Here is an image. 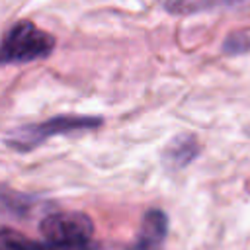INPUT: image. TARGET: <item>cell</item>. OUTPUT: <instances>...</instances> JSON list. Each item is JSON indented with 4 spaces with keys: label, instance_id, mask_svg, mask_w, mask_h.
I'll use <instances>...</instances> for the list:
<instances>
[{
    "label": "cell",
    "instance_id": "obj_5",
    "mask_svg": "<svg viewBox=\"0 0 250 250\" xmlns=\"http://www.w3.org/2000/svg\"><path fill=\"white\" fill-rule=\"evenodd\" d=\"M197 156V139L193 135H178L164 148V162L168 168H184Z\"/></svg>",
    "mask_w": 250,
    "mask_h": 250
},
{
    "label": "cell",
    "instance_id": "obj_3",
    "mask_svg": "<svg viewBox=\"0 0 250 250\" xmlns=\"http://www.w3.org/2000/svg\"><path fill=\"white\" fill-rule=\"evenodd\" d=\"M41 232L47 242L62 246H88L94 234V225L88 215L78 211L51 213L41 221Z\"/></svg>",
    "mask_w": 250,
    "mask_h": 250
},
{
    "label": "cell",
    "instance_id": "obj_2",
    "mask_svg": "<svg viewBox=\"0 0 250 250\" xmlns=\"http://www.w3.org/2000/svg\"><path fill=\"white\" fill-rule=\"evenodd\" d=\"M102 119L100 117H88V115H59L51 117L45 123H35V125H25L16 131L6 139V143L16 148V150H31L45 139L61 133H70V131H80V129H94L100 127Z\"/></svg>",
    "mask_w": 250,
    "mask_h": 250
},
{
    "label": "cell",
    "instance_id": "obj_4",
    "mask_svg": "<svg viewBox=\"0 0 250 250\" xmlns=\"http://www.w3.org/2000/svg\"><path fill=\"white\" fill-rule=\"evenodd\" d=\"M168 230V219L162 211L152 209L145 215L141 232L137 236V242L129 250H160L162 240Z\"/></svg>",
    "mask_w": 250,
    "mask_h": 250
},
{
    "label": "cell",
    "instance_id": "obj_7",
    "mask_svg": "<svg viewBox=\"0 0 250 250\" xmlns=\"http://www.w3.org/2000/svg\"><path fill=\"white\" fill-rule=\"evenodd\" d=\"M240 2H248V0H170L168 6L174 12H197L215 6H232Z\"/></svg>",
    "mask_w": 250,
    "mask_h": 250
},
{
    "label": "cell",
    "instance_id": "obj_1",
    "mask_svg": "<svg viewBox=\"0 0 250 250\" xmlns=\"http://www.w3.org/2000/svg\"><path fill=\"white\" fill-rule=\"evenodd\" d=\"M55 47V39L31 21H20L4 35L0 43V64L29 62L47 57Z\"/></svg>",
    "mask_w": 250,
    "mask_h": 250
},
{
    "label": "cell",
    "instance_id": "obj_6",
    "mask_svg": "<svg viewBox=\"0 0 250 250\" xmlns=\"http://www.w3.org/2000/svg\"><path fill=\"white\" fill-rule=\"evenodd\" d=\"M43 242H33L27 236L0 227V250H41Z\"/></svg>",
    "mask_w": 250,
    "mask_h": 250
}]
</instances>
